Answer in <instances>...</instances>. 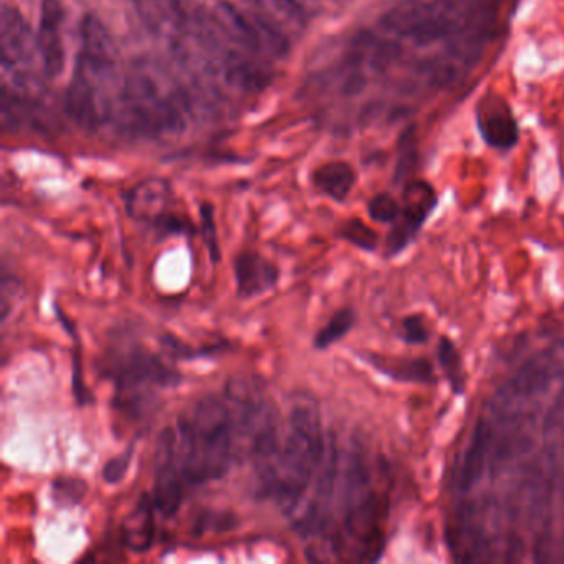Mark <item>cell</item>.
Wrapping results in <instances>:
<instances>
[{"label":"cell","mask_w":564,"mask_h":564,"mask_svg":"<svg viewBox=\"0 0 564 564\" xmlns=\"http://www.w3.org/2000/svg\"><path fill=\"white\" fill-rule=\"evenodd\" d=\"M318 402L308 394H296L283 424L282 438L272 474L260 500H270L286 517L302 508L326 451Z\"/></svg>","instance_id":"obj_1"},{"label":"cell","mask_w":564,"mask_h":564,"mask_svg":"<svg viewBox=\"0 0 564 564\" xmlns=\"http://www.w3.org/2000/svg\"><path fill=\"white\" fill-rule=\"evenodd\" d=\"M177 460L187 485L226 477L237 460V438L226 398L206 394L177 421Z\"/></svg>","instance_id":"obj_2"},{"label":"cell","mask_w":564,"mask_h":564,"mask_svg":"<svg viewBox=\"0 0 564 564\" xmlns=\"http://www.w3.org/2000/svg\"><path fill=\"white\" fill-rule=\"evenodd\" d=\"M338 495L341 524L326 538L329 553L359 563L378 561L384 551V503L372 488L371 468L362 452L352 451L346 457Z\"/></svg>","instance_id":"obj_3"},{"label":"cell","mask_w":564,"mask_h":564,"mask_svg":"<svg viewBox=\"0 0 564 564\" xmlns=\"http://www.w3.org/2000/svg\"><path fill=\"white\" fill-rule=\"evenodd\" d=\"M117 107L115 113L133 134L173 137L186 128V97L147 64L134 65L124 75Z\"/></svg>","instance_id":"obj_4"},{"label":"cell","mask_w":564,"mask_h":564,"mask_svg":"<svg viewBox=\"0 0 564 564\" xmlns=\"http://www.w3.org/2000/svg\"><path fill=\"white\" fill-rule=\"evenodd\" d=\"M101 369L113 382L115 408L133 417L147 414L156 389L177 388L184 381L180 369L133 339H115L105 351Z\"/></svg>","instance_id":"obj_5"},{"label":"cell","mask_w":564,"mask_h":564,"mask_svg":"<svg viewBox=\"0 0 564 564\" xmlns=\"http://www.w3.org/2000/svg\"><path fill=\"white\" fill-rule=\"evenodd\" d=\"M389 34L411 41L419 47L452 39L477 37L471 0H402L381 19Z\"/></svg>","instance_id":"obj_6"},{"label":"cell","mask_w":564,"mask_h":564,"mask_svg":"<svg viewBox=\"0 0 564 564\" xmlns=\"http://www.w3.org/2000/svg\"><path fill=\"white\" fill-rule=\"evenodd\" d=\"M193 19L230 47L257 57H280L289 52L290 41L283 29L257 12L250 14L226 0L204 2L196 9Z\"/></svg>","instance_id":"obj_7"},{"label":"cell","mask_w":564,"mask_h":564,"mask_svg":"<svg viewBox=\"0 0 564 564\" xmlns=\"http://www.w3.org/2000/svg\"><path fill=\"white\" fill-rule=\"evenodd\" d=\"M554 381H564V341L554 343L528 359L517 375L495 392L491 412L500 422L523 415L521 408L543 395Z\"/></svg>","instance_id":"obj_8"},{"label":"cell","mask_w":564,"mask_h":564,"mask_svg":"<svg viewBox=\"0 0 564 564\" xmlns=\"http://www.w3.org/2000/svg\"><path fill=\"white\" fill-rule=\"evenodd\" d=\"M153 500L163 517L173 518L180 511L184 500V480L177 460V431L163 429L154 447L153 458Z\"/></svg>","instance_id":"obj_9"},{"label":"cell","mask_w":564,"mask_h":564,"mask_svg":"<svg viewBox=\"0 0 564 564\" xmlns=\"http://www.w3.org/2000/svg\"><path fill=\"white\" fill-rule=\"evenodd\" d=\"M404 207H402L401 216L394 223L388 240H386V256L394 257L401 253L409 243L414 239L415 234L421 229L422 224L427 220L437 204L432 186L424 181H412L405 186Z\"/></svg>","instance_id":"obj_10"},{"label":"cell","mask_w":564,"mask_h":564,"mask_svg":"<svg viewBox=\"0 0 564 564\" xmlns=\"http://www.w3.org/2000/svg\"><path fill=\"white\" fill-rule=\"evenodd\" d=\"M34 51H39L37 41L32 34L31 25L15 8L6 4L0 15V54L2 67L14 72L19 65L32 61Z\"/></svg>","instance_id":"obj_11"},{"label":"cell","mask_w":564,"mask_h":564,"mask_svg":"<svg viewBox=\"0 0 564 564\" xmlns=\"http://www.w3.org/2000/svg\"><path fill=\"white\" fill-rule=\"evenodd\" d=\"M173 187L161 177H150L137 184L127 196L128 216L137 223L154 227L173 213Z\"/></svg>","instance_id":"obj_12"},{"label":"cell","mask_w":564,"mask_h":564,"mask_svg":"<svg viewBox=\"0 0 564 564\" xmlns=\"http://www.w3.org/2000/svg\"><path fill=\"white\" fill-rule=\"evenodd\" d=\"M234 279L240 300L259 299L279 285L280 269L262 253L242 252L234 259Z\"/></svg>","instance_id":"obj_13"},{"label":"cell","mask_w":564,"mask_h":564,"mask_svg":"<svg viewBox=\"0 0 564 564\" xmlns=\"http://www.w3.org/2000/svg\"><path fill=\"white\" fill-rule=\"evenodd\" d=\"M64 8L58 0H44L39 24L37 48L47 77L55 78L64 72L65 51L62 42Z\"/></svg>","instance_id":"obj_14"},{"label":"cell","mask_w":564,"mask_h":564,"mask_svg":"<svg viewBox=\"0 0 564 564\" xmlns=\"http://www.w3.org/2000/svg\"><path fill=\"white\" fill-rule=\"evenodd\" d=\"M134 8L144 28L170 44L180 39L193 21L181 0H134Z\"/></svg>","instance_id":"obj_15"},{"label":"cell","mask_w":564,"mask_h":564,"mask_svg":"<svg viewBox=\"0 0 564 564\" xmlns=\"http://www.w3.org/2000/svg\"><path fill=\"white\" fill-rule=\"evenodd\" d=\"M478 130L494 148H511L518 141V124L507 101L498 95H488L478 107Z\"/></svg>","instance_id":"obj_16"},{"label":"cell","mask_w":564,"mask_h":564,"mask_svg":"<svg viewBox=\"0 0 564 564\" xmlns=\"http://www.w3.org/2000/svg\"><path fill=\"white\" fill-rule=\"evenodd\" d=\"M495 429L488 419H478L471 431L467 451L458 467L457 487L460 491H470L485 474L494 447Z\"/></svg>","instance_id":"obj_17"},{"label":"cell","mask_w":564,"mask_h":564,"mask_svg":"<svg viewBox=\"0 0 564 564\" xmlns=\"http://www.w3.org/2000/svg\"><path fill=\"white\" fill-rule=\"evenodd\" d=\"M153 495L141 494L133 510L123 518L120 527L121 543L133 553H148L153 547L156 538V523H154Z\"/></svg>","instance_id":"obj_18"},{"label":"cell","mask_w":564,"mask_h":564,"mask_svg":"<svg viewBox=\"0 0 564 564\" xmlns=\"http://www.w3.org/2000/svg\"><path fill=\"white\" fill-rule=\"evenodd\" d=\"M365 359L372 368L378 369L379 372L394 379V381L419 382V384H434L435 382L432 362L424 358L398 359L379 355H366Z\"/></svg>","instance_id":"obj_19"},{"label":"cell","mask_w":564,"mask_h":564,"mask_svg":"<svg viewBox=\"0 0 564 564\" xmlns=\"http://www.w3.org/2000/svg\"><path fill=\"white\" fill-rule=\"evenodd\" d=\"M355 183V170L345 161L323 164L313 173V184L316 189L322 191L336 203H343L349 196Z\"/></svg>","instance_id":"obj_20"},{"label":"cell","mask_w":564,"mask_h":564,"mask_svg":"<svg viewBox=\"0 0 564 564\" xmlns=\"http://www.w3.org/2000/svg\"><path fill=\"white\" fill-rule=\"evenodd\" d=\"M247 4L252 6L253 11L262 18L269 19L273 24L282 29L283 24L303 25V9L300 8L296 0H246Z\"/></svg>","instance_id":"obj_21"},{"label":"cell","mask_w":564,"mask_h":564,"mask_svg":"<svg viewBox=\"0 0 564 564\" xmlns=\"http://www.w3.org/2000/svg\"><path fill=\"white\" fill-rule=\"evenodd\" d=\"M57 310L58 322L64 325L65 332L74 338V355H72V362H74V371H72V389H74L75 401L80 408L84 405L91 404L95 402L94 395H91L90 389L85 384L84 378V366H82V341L78 338L77 329H75L74 323L70 322L67 315L62 312L61 306H55Z\"/></svg>","instance_id":"obj_22"},{"label":"cell","mask_w":564,"mask_h":564,"mask_svg":"<svg viewBox=\"0 0 564 564\" xmlns=\"http://www.w3.org/2000/svg\"><path fill=\"white\" fill-rule=\"evenodd\" d=\"M160 345L163 348L164 355L173 361H193V359L213 358L214 355H220L226 351L227 345H210V346H191L189 343H184L177 336L166 333L160 336Z\"/></svg>","instance_id":"obj_23"},{"label":"cell","mask_w":564,"mask_h":564,"mask_svg":"<svg viewBox=\"0 0 564 564\" xmlns=\"http://www.w3.org/2000/svg\"><path fill=\"white\" fill-rule=\"evenodd\" d=\"M356 323V315L351 308H341L329 318V322L319 329L313 339V346L319 351H325L329 346L345 338Z\"/></svg>","instance_id":"obj_24"},{"label":"cell","mask_w":564,"mask_h":564,"mask_svg":"<svg viewBox=\"0 0 564 564\" xmlns=\"http://www.w3.org/2000/svg\"><path fill=\"white\" fill-rule=\"evenodd\" d=\"M437 355L452 391L454 394H462L465 391L464 365L454 343L448 338H442L438 341Z\"/></svg>","instance_id":"obj_25"},{"label":"cell","mask_w":564,"mask_h":564,"mask_svg":"<svg viewBox=\"0 0 564 564\" xmlns=\"http://www.w3.org/2000/svg\"><path fill=\"white\" fill-rule=\"evenodd\" d=\"M339 237L366 252H375L378 247V234L359 219L346 220L339 229Z\"/></svg>","instance_id":"obj_26"},{"label":"cell","mask_w":564,"mask_h":564,"mask_svg":"<svg viewBox=\"0 0 564 564\" xmlns=\"http://www.w3.org/2000/svg\"><path fill=\"white\" fill-rule=\"evenodd\" d=\"M88 491V484L77 477H61L52 481V495L57 503L64 507H75L84 500Z\"/></svg>","instance_id":"obj_27"},{"label":"cell","mask_w":564,"mask_h":564,"mask_svg":"<svg viewBox=\"0 0 564 564\" xmlns=\"http://www.w3.org/2000/svg\"><path fill=\"white\" fill-rule=\"evenodd\" d=\"M237 527V518L224 511H204L194 521V533L203 536L206 533H224Z\"/></svg>","instance_id":"obj_28"},{"label":"cell","mask_w":564,"mask_h":564,"mask_svg":"<svg viewBox=\"0 0 564 564\" xmlns=\"http://www.w3.org/2000/svg\"><path fill=\"white\" fill-rule=\"evenodd\" d=\"M200 236L206 243L209 252L210 262L217 263L220 260L219 237H217L216 217H214V206L204 203L200 206Z\"/></svg>","instance_id":"obj_29"},{"label":"cell","mask_w":564,"mask_h":564,"mask_svg":"<svg viewBox=\"0 0 564 564\" xmlns=\"http://www.w3.org/2000/svg\"><path fill=\"white\" fill-rule=\"evenodd\" d=\"M134 448H137V441L131 442L123 454L117 455V457L111 458V460H108L107 464L104 465L101 478H104L108 485L121 484V481L127 478L131 462H133Z\"/></svg>","instance_id":"obj_30"},{"label":"cell","mask_w":564,"mask_h":564,"mask_svg":"<svg viewBox=\"0 0 564 564\" xmlns=\"http://www.w3.org/2000/svg\"><path fill=\"white\" fill-rule=\"evenodd\" d=\"M368 214L379 224H394L401 216V207L391 194H378L368 204Z\"/></svg>","instance_id":"obj_31"},{"label":"cell","mask_w":564,"mask_h":564,"mask_svg":"<svg viewBox=\"0 0 564 564\" xmlns=\"http://www.w3.org/2000/svg\"><path fill=\"white\" fill-rule=\"evenodd\" d=\"M415 160V143H414V134H412V130L405 131L404 137L401 140V147H399V161H398V170H395V183L404 180L409 173H411L412 167H414Z\"/></svg>","instance_id":"obj_32"},{"label":"cell","mask_w":564,"mask_h":564,"mask_svg":"<svg viewBox=\"0 0 564 564\" xmlns=\"http://www.w3.org/2000/svg\"><path fill=\"white\" fill-rule=\"evenodd\" d=\"M402 338L408 345H424L429 339V329L422 316L411 315L402 322Z\"/></svg>","instance_id":"obj_33"}]
</instances>
